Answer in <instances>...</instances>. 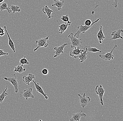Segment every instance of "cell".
<instances>
[{"label":"cell","instance_id":"obj_1","mask_svg":"<svg viewBox=\"0 0 123 121\" xmlns=\"http://www.w3.org/2000/svg\"><path fill=\"white\" fill-rule=\"evenodd\" d=\"M68 37L70 40V44H71V48H74L76 46L80 47H82L81 44L83 43V42L81 41V39L77 38L73 33H71L68 36Z\"/></svg>","mask_w":123,"mask_h":121},{"label":"cell","instance_id":"obj_2","mask_svg":"<svg viewBox=\"0 0 123 121\" xmlns=\"http://www.w3.org/2000/svg\"><path fill=\"white\" fill-rule=\"evenodd\" d=\"M100 19L101 18H98L95 21H94V22H93L92 23V24H91L90 26H85H85L80 25L77 28V30L76 33L74 34V36L76 37L77 38H79L80 34L81 33H82L83 34L85 33L86 31L88 30V29H90V28L92 27L94 24L96 23L99 21Z\"/></svg>","mask_w":123,"mask_h":121},{"label":"cell","instance_id":"obj_3","mask_svg":"<svg viewBox=\"0 0 123 121\" xmlns=\"http://www.w3.org/2000/svg\"><path fill=\"white\" fill-rule=\"evenodd\" d=\"M3 78L5 80L8 81L12 84L14 87L15 93H17L19 89L18 84L19 81L17 80V77L15 74H12L11 75L9 78L4 77Z\"/></svg>","mask_w":123,"mask_h":121},{"label":"cell","instance_id":"obj_4","mask_svg":"<svg viewBox=\"0 0 123 121\" xmlns=\"http://www.w3.org/2000/svg\"><path fill=\"white\" fill-rule=\"evenodd\" d=\"M49 36H48L45 38H41L36 40L35 43L36 44H37V47L35 48L34 50V51L35 52L38 48L41 47H44L46 48L47 47L49 44L47 43V41L49 39Z\"/></svg>","mask_w":123,"mask_h":121},{"label":"cell","instance_id":"obj_5","mask_svg":"<svg viewBox=\"0 0 123 121\" xmlns=\"http://www.w3.org/2000/svg\"><path fill=\"white\" fill-rule=\"evenodd\" d=\"M95 92L96 94L99 96L100 99V103L101 106L104 105V103L103 98L104 94L105 92V90L104 89L103 86L101 85H97L96 86L95 89Z\"/></svg>","mask_w":123,"mask_h":121},{"label":"cell","instance_id":"obj_6","mask_svg":"<svg viewBox=\"0 0 123 121\" xmlns=\"http://www.w3.org/2000/svg\"><path fill=\"white\" fill-rule=\"evenodd\" d=\"M78 95L80 98V104L82 108L84 109L85 106L88 105V103L90 101V98L89 96L86 97V94L84 93L83 96L80 94H78Z\"/></svg>","mask_w":123,"mask_h":121},{"label":"cell","instance_id":"obj_7","mask_svg":"<svg viewBox=\"0 0 123 121\" xmlns=\"http://www.w3.org/2000/svg\"><path fill=\"white\" fill-rule=\"evenodd\" d=\"M32 92L33 88H29L23 91H21L20 92V96L24 97L26 100H27L29 98H34V96L32 93Z\"/></svg>","mask_w":123,"mask_h":121},{"label":"cell","instance_id":"obj_8","mask_svg":"<svg viewBox=\"0 0 123 121\" xmlns=\"http://www.w3.org/2000/svg\"><path fill=\"white\" fill-rule=\"evenodd\" d=\"M117 44L115 43V45H114V47H113V49L110 52H108L106 54H104V55L100 54L99 55V56L100 58H101V59H103L104 60H105V61H109V60H111L113 59L114 56L112 54V53H113V50L115 49V48L117 47Z\"/></svg>","mask_w":123,"mask_h":121},{"label":"cell","instance_id":"obj_9","mask_svg":"<svg viewBox=\"0 0 123 121\" xmlns=\"http://www.w3.org/2000/svg\"><path fill=\"white\" fill-rule=\"evenodd\" d=\"M70 44V43H64L61 46L58 47H55L54 48V50H55L54 52L55 53V55L54 56V58H56L58 56H60L61 53H64V49L67 45H69Z\"/></svg>","mask_w":123,"mask_h":121},{"label":"cell","instance_id":"obj_10","mask_svg":"<svg viewBox=\"0 0 123 121\" xmlns=\"http://www.w3.org/2000/svg\"><path fill=\"white\" fill-rule=\"evenodd\" d=\"M74 49L72 51H70L69 55L70 56L74 57V58L76 59L79 55L84 51V49L81 50V47L76 46Z\"/></svg>","mask_w":123,"mask_h":121},{"label":"cell","instance_id":"obj_11","mask_svg":"<svg viewBox=\"0 0 123 121\" xmlns=\"http://www.w3.org/2000/svg\"><path fill=\"white\" fill-rule=\"evenodd\" d=\"M83 111H81L79 112L72 114V117L70 119V121H80L81 117H86V114L82 113Z\"/></svg>","mask_w":123,"mask_h":121},{"label":"cell","instance_id":"obj_12","mask_svg":"<svg viewBox=\"0 0 123 121\" xmlns=\"http://www.w3.org/2000/svg\"><path fill=\"white\" fill-rule=\"evenodd\" d=\"M123 32V30L122 29H119L117 31H113L111 34V36L112 37L110 39V40H116L117 39H123V36H121V33Z\"/></svg>","mask_w":123,"mask_h":121},{"label":"cell","instance_id":"obj_13","mask_svg":"<svg viewBox=\"0 0 123 121\" xmlns=\"http://www.w3.org/2000/svg\"><path fill=\"white\" fill-rule=\"evenodd\" d=\"M34 83L35 87V89H36V90L37 91V93H40V94H42L43 95L45 99H48V97L47 94L45 93L44 92V90H43V89L42 88V87L40 86V85L38 83H37L34 80H33L32 81Z\"/></svg>","mask_w":123,"mask_h":121},{"label":"cell","instance_id":"obj_14","mask_svg":"<svg viewBox=\"0 0 123 121\" xmlns=\"http://www.w3.org/2000/svg\"><path fill=\"white\" fill-rule=\"evenodd\" d=\"M23 82L28 86L30 85V83L35 79V75L31 73H29L28 75L23 76Z\"/></svg>","mask_w":123,"mask_h":121},{"label":"cell","instance_id":"obj_15","mask_svg":"<svg viewBox=\"0 0 123 121\" xmlns=\"http://www.w3.org/2000/svg\"><path fill=\"white\" fill-rule=\"evenodd\" d=\"M42 11L44 13L47 14V17L48 19H51V17H53L51 16V13L53 12V11L52 10H51L48 7V5H46L45 6L43 7L42 9Z\"/></svg>","mask_w":123,"mask_h":121},{"label":"cell","instance_id":"obj_16","mask_svg":"<svg viewBox=\"0 0 123 121\" xmlns=\"http://www.w3.org/2000/svg\"><path fill=\"white\" fill-rule=\"evenodd\" d=\"M4 29L6 31L7 35L8 38V45L10 46V47H11V48L13 52L14 53H15V50L14 43L13 42L11 38L10 35H9L8 33L7 29L6 26H4Z\"/></svg>","mask_w":123,"mask_h":121},{"label":"cell","instance_id":"obj_17","mask_svg":"<svg viewBox=\"0 0 123 121\" xmlns=\"http://www.w3.org/2000/svg\"><path fill=\"white\" fill-rule=\"evenodd\" d=\"M54 1V3L52 5V6H55L57 7L58 10H61L62 7L64 5V0H55Z\"/></svg>","mask_w":123,"mask_h":121},{"label":"cell","instance_id":"obj_18","mask_svg":"<svg viewBox=\"0 0 123 121\" xmlns=\"http://www.w3.org/2000/svg\"><path fill=\"white\" fill-rule=\"evenodd\" d=\"M71 24L65 23H63L60 25L58 26V30L59 31V33L62 34L67 29L68 27L70 26Z\"/></svg>","mask_w":123,"mask_h":121},{"label":"cell","instance_id":"obj_19","mask_svg":"<svg viewBox=\"0 0 123 121\" xmlns=\"http://www.w3.org/2000/svg\"><path fill=\"white\" fill-rule=\"evenodd\" d=\"M97 36L99 42L100 44L102 43V41L104 40V39H105V37L102 30V26L101 25L100 26V30L97 34Z\"/></svg>","mask_w":123,"mask_h":121},{"label":"cell","instance_id":"obj_20","mask_svg":"<svg viewBox=\"0 0 123 121\" xmlns=\"http://www.w3.org/2000/svg\"><path fill=\"white\" fill-rule=\"evenodd\" d=\"M84 51L82 52L80 55L78 57V58H79V60L80 61V63H83L87 59V50L85 47H84Z\"/></svg>","mask_w":123,"mask_h":121},{"label":"cell","instance_id":"obj_21","mask_svg":"<svg viewBox=\"0 0 123 121\" xmlns=\"http://www.w3.org/2000/svg\"><path fill=\"white\" fill-rule=\"evenodd\" d=\"M5 10H7L8 13H10L12 12L11 9L10 7H8L7 3L6 2L3 3L0 5V11H3Z\"/></svg>","mask_w":123,"mask_h":121},{"label":"cell","instance_id":"obj_22","mask_svg":"<svg viewBox=\"0 0 123 121\" xmlns=\"http://www.w3.org/2000/svg\"><path fill=\"white\" fill-rule=\"evenodd\" d=\"M23 65H18L17 67H15L14 69V72H18L19 73H23L26 70V69L23 67Z\"/></svg>","mask_w":123,"mask_h":121},{"label":"cell","instance_id":"obj_23","mask_svg":"<svg viewBox=\"0 0 123 121\" xmlns=\"http://www.w3.org/2000/svg\"><path fill=\"white\" fill-rule=\"evenodd\" d=\"M8 89V87L6 86L5 90H3V92L0 95V103H3L5 98L7 95H8V93H6V91Z\"/></svg>","mask_w":123,"mask_h":121},{"label":"cell","instance_id":"obj_24","mask_svg":"<svg viewBox=\"0 0 123 121\" xmlns=\"http://www.w3.org/2000/svg\"><path fill=\"white\" fill-rule=\"evenodd\" d=\"M10 8L11 9L12 12H13V13H14L16 12H20L21 11V10L20 9V7L18 5H11L10 7Z\"/></svg>","mask_w":123,"mask_h":121},{"label":"cell","instance_id":"obj_25","mask_svg":"<svg viewBox=\"0 0 123 121\" xmlns=\"http://www.w3.org/2000/svg\"><path fill=\"white\" fill-rule=\"evenodd\" d=\"M24 64L28 65L30 64V62H28L27 60L26 59L25 56L20 59V61H19V65H23Z\"/></svg>","mask_w":123,"mask_h":121},{"label":"cell","instance_id":"obj_26","mask_svg":"<svg viewBox=\"0 0 123 121\" xmlns=\"http://www.w3.org/2000/svg\"><path fill=\"white\" fill-rule=\"evenodd\" d=\"M87 49V51L91 52H101V51H100L98 49L95 47H91L90 46H85Z\"/></svg>","mask_w":123,"mask_h":121},{"label":"cell","instance_id":"obj_27","mask_svg":"<svg viewBox=\"0 0 123 121\" xmlns=\"http://www.w3.org/2000/svg\"><path fill=\"white\" fill-rule=\"evenodd\" d=\"M65 23H68L71 24L72 22L71 21H69V18L68 17V15L67 14L66 16H64L63 15H62V17L60 18Z\"/></svg>","mask_w":123,"mask_h":121},{"label":"cell","instance_id":"obj_28","mask_svg":"<svg viewBox=\"0 0 123 121\" xmlns=\"http://www.w3.org/2000/svg\"><path fill=\"white\" fill-rule=\"evenodd\" d=\"M92 24V22L90 20L87 19L86 20L85 22V25L86 26H90Z\"/></svg>","mask_w":123,"mask_h":121},{"label":"cell","instance_id":"obj_29","mask_svg":"<svg viewBox=\"0 0 123 121\" xmlns=\"http://www.w3.org/2000/svg\"><path fill=\"white\" fill-rule=\"evenodd\" d=\"M5 34V30L3 28L0 27V36H3Z\"/></svg>","mask_w":123,"mask_h":121},{"label":"cell","instance_id":"obj_30","mask_svg":"<svg viewBox=\"0 0 123 121\" xmlns=\"http://www.w3.org/2000/svg\"><path fill=\"white\" fill-rule=\"evenodd\" d=\"M119 1V0H114V2L112 4V5L115 8L117 7V6H118L117 4H118Z\"/></svg>","mask_w":123,"mask_h":121},{"label":"cell","instance_id":"obj_31","mask_svg":"<svg viewBox=\"0 0 123 121\" xmlns=\"http://www.w3.org/2000/svg\"><path fill=\"white\" fill-rule=\"evenodd\" d=\"M48 70L47 69H44L42 70V74L44 75H47L48 74Z\"/></svg>","mask_w":123,"mask_h":121},{"label":"cell","instance_id":"obj_32","mask_svg":"<svg viewBox=\"0 0 123 121\" xmlns=\"http://www.w3.org/2000/svg\"><path fill=\"white\" fill-rule=\"evenodd\" d=\"M9 55V53L4 52L3 50L0 49V57L4 56V55Z\"/></svg>","mask_w":123,"mask_h":121},{"label":"cell","instance_id":"obj_33","mask_svg":"<svg viewBox=\"0 0 123 121\" xmlns=\"http://www.w3.org/2000/svg\"><path fill=\"white\" fill-rule=\"evenodd\" d=\"M4 1V0H0V3H3Z\"/></svg>","mask_w":123,"mask_h":121},{"label":"cell","instance_id":"obj_34","mask_svg":"<svg viewBox=\"0 0 123 121\" xmlns=\"http://www.w3.org/2000/svg\"></svg>","mask_w":123,"mask_h":121}]
</instances>
